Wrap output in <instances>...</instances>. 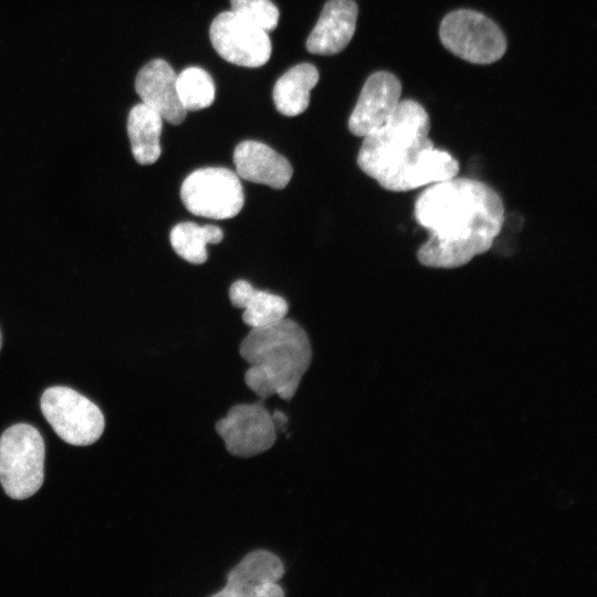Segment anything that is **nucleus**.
<instances>
[{"instance_id":"nucleus-1","label":"nucleus","mask_w":597,"mask_h":597,"mask_svg":"<svg viewBox=\"0 0 597 597\" xmlns=\"http://www.w3.org/2000/svg\"><path fill=\"white\" fill-rule=\"evenodd\" d=\"M413 213L429 232L418 260L438 269L462 266L486 252L504 222V205L493 188L457 176L428 186L418 196Z\"/></svg>"},{"instance_id":"nucleus-2","label":"nucleus","mask_w":597,"mask_h":597,"mask_svg":"<svg viewBox=\"0 0 597 597\" xmlns=\"http://www.w3.org/2000/svg\"><path fill=\"white\" fill-rule=\"evenodd\" d=\"M427 111L412 100L400 101L390 118L364 137L358 167L384 189L408 191L459 172L458 160L429 138Z\"/></svg>"},{"instance_id":"nucleus-3","label":"nucleus","mask_w":597,"mask_h":597,"mask_svg":"<svg viewBox=\"0 0 597 597\" xmlns=\"http://www.w3.org/2000/svg\"><path fill=\"white\" fill-rule=\"evenodd\" d=\"M241 357L250 364L245 385L264 402L276 395L294 397L312 362V346L305 331L293 320L251 328L240 344Z\"/></svg>"},{"instance_id":"nucleus-4","label":"nucleus","mask_w":597,"mask_h":597,"mask_svg":"<svg viewBox=\"0 0 597 597\" xmlns=\"http://www.w3.org/2000/svg\"><path fill=\"white\" fill-rule=\"evenodd\" d=\"M45 447L40 432L27 423L8 428L0 438V482L10 498L24 500L42 486Z\"/></svg>"},{"instance_id":"nucleus-5","label":"nucleus","mask_w":597,"mask_h":597,"mask_svg":"<svg viewBox=\"0 0 597 597\" xmlns=\"http://www.w3.org/2000/svg\"><path fill=\"white\" fill-rule=\"evenodd\" d=\"M439 36L443 46L474 64H491L506 51V38L486 15L468 9L448 13L441 21Z\"/></svg>"},{"instance_id":"nucleus-6","label":"nucleus","mask_w":597,"mask_h":597,"mask_svg":"<svg viewBox=\"0 0 597 597\" xmlns=\"http://www.w3.org/2000/svg\"><path fill=\"white\" fill-rule=\"evenodd\" d=\"M180 198L192 214L218 220L235 217L244 205L239 176L224 167L190 172L181 185Z\"/></svg>"},{"instance_id":"nucleus-7","label":"nucleus","mask_w":597,"mask_h":597,"mask_svg":"<svg viewBox=\"0 0 597 597\" xmlns=\"http://www.w3.org/2000/svg\"><path fill=\"white\" fill-rule=\"evenodd\" d=\"M41 410L55 433L73 446L96 442L105 427L101 409L72 388L50 387L42 394Z\"/></svg>"},{"instance_id":"nucleus-8","label":"nucleus","mask_w":597,"mask_h":597,"mask_svg":"<svg viewBox=\"0 0 597 597\" xmlns=\"http://www.w3.org/2000/svg\"><path fill=\"white\" fill-rule=\"evenodd\" d=\"M277 422L263 401L237 404L216 423V432L227 451L239 458H251L269 450L277 437Z\"/></svg>"},{"instance_id":"nucleus-9","label":"nucleus","mask_w":597,"mask_h":597,"mask_svg":"<svg viewBox=\"0 0 597 597\" xmlns=\"http://www.w3.org/2000/svg\"><path fill=\"white\" fill-rule=\"evenodd\" d=\"M209 36L216 52L232 64L259 67L270 60L272 46L268 32L232 11L221 12L213 19Z\"/></svg>"},{"instance_id":"nucleus-10","label":"nucleus","mask_w":597,"mask_h":597,"mask_svg":"<svg viewBox=\"0 0 597 597\" xmlns=\"http://www.w3.org/2000/svg\"><path fill=\"white\" fill-rule=\"evenodd\" d=\"M285 573L280 557L266 549L248 553L227 575L218 597H281L279 580Z\"/></svg>"},{"instance_id":"nucleus-11","label":"nucleus","mask_w":597,"mask_h":597,"mask_svg":"<svg viewBox=\"0 0 597 597\" xmlns=\"http://www.w3.org/2000/svg\"><path fill=\"white\" fill-rule=\"evenodd\" d=\"M401 96V83L387 71L373 73L365 82L348 119L350 133L365 137L381 127L394 114Z\"/></svg>"},{"instance_id":"nucleus-12","label":"nucleus","mask_w":597,"mask_h":597,"mask_svg":"<svg viewBox=\"0 0 597 597\" xmlns=\"http://www.w3.org/2000/svg\"><path fill=\"white\" fill-rule=\"evenodd\" d=\"M177 75L161 59L145 64L137 73L135 88L142 103L156 111L164 121L181 124L187 115L176 87Z\"/></svg>"},{"instance_id":"nucleus-13","label":"nucleus","mask_w":597,"mask_h":597,"mask_svg":"<svg viewBox=\"0 0 597 597\" xmlns=\"http://www.w3.org/2000/svg\"><path fill=\"white\" fill-rule=\"evenodd\" d=\"M235 174L250 182L283 189L292 178L289 160L270 146L256 140H243L233 151Z\"/></svg>"},{"instance_id":"nucleus-14","label":"nucleus","mask_w":597,"mask_h":597,"mask_svg":"<svg viewBox=\"0 0 597 597\" xmlns=\"http://www.w3.org/2000/svg\"><path fill=\"white\" fill-rule=\"evenodd\" d=\"M357 15L354 0H328L306 40L307 51L321 55L343 51L355 33Z\"/></svg>"},{"instance_id":"nucleus-15","label":"nucleus","mask_w":597,"mask_h":597,"mask_svg":"<svg viewBox=\"0 0 597 597\" xmlns=\"http://www.w3.org/2000/svg\"><path fill=\"white\" fill-rule=\"evenodd\" d=\"M233 306L244 308L243 322L251 328L273 324L289 312L287 302L273 293L256 290L248 281L238 280L229 289Z\"/></svg>"},{"instance_id":"nucleus-16","label":"nucleus","mask_w":597,"mask_h":597,"mask_svg":"<svg viewBox=\"0 0 597 597\" xmlns=\"http://www.w3.org/2000/svg\"><path fill=\"white\" fill-rule=\"evenodd\" d=\"M163 121L156 111L144 103H139L130 109L127 133L133 156L138 164L150 165L158 160L161 154Z\"/></svg>"},{"instance_id":"nucleus-17","label":"nucleus","mask_w":597,"mask_h":597,"mask_svg":"<svg viewBox=\"0 0 597 597\" xmlns=\"http://www.w3.org/2000/svg\"><path fill=\"white\" fill-rule=\"evenodd\" d=\"M320 78L317 69L311 63L291 67L275 83L273 102L276 109L286 116H296L308 107L310 92Z\"/></svg>"},{"instance_id":"nucleus-18","label":"nucleus","mask_w":597,"mask_h":597,"mask_svg":"<svg viewBox=\"0 0 597 597\" xmlns=\"http://www.w3.org/2000/svg\"><path fill=\"white\" fill-rule=\"evenodd\" d=\"M222 239V230L213 224L199 226L195 222H181L170 231L172 249L192 264L205 263L208 259L207 245L219 243Z\"/></svg>"},{"instance_id":"nucleus-19","label":"nucleus","mask_w":597,"mask_h":597,"mask_svg":"<svg viewBox=\"0 0 597 597\" xmlns=\"http://www.w3.org/2000/svg\"><path fill=\"white\" fill-rule=\"evenodd\" d=\"M178 97L188 111L206 108L214 101L216 88L210 74L201 67L190 66L177 75Z\"/></svg>"},{"instance_id":"nucleus-20","label":"nucleus","mask_w":597,"mask_h":597,"mask_svg":"<svg viewBox=\"0 0 597 597\" xmlns=\"http://www.w3.org/2000/svg\"><path fill=\"white\" fill-rule=\"evenodd\" d=\"M230 3L234 14L266 32L279 23V9L271 0H230Z\"/></svg>"},{"instance_id":"nucleus-21","label":"nucleus","mask_w":597,"mask_h":597,"mask_svg":"<svg viewBox=\"0 0 597 597\" xmlns=\"http://www.w3.org/2000/svg\"><path fill=\"white\" fill-rule=\"evenodd\" d=\"M2 346V336H1V331H0V348Z\"/></svg>"}]
</instances>
